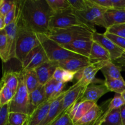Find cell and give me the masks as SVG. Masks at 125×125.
I'll list each match as a JSON object with an SVG mask.
<instances>
[{
  "label": "cell",
  "mask_w": 125,
  "mask_h": 125,
  "mask_svg": "<svg viewBox=\"0 0 125 125\" xmlns=\"http://www.w3.org/2000/svg\"><path fill=\"white\" fill-rule=\"evenodd\" d=\"M120 116L122 123H123V125H125V104L120 108Z\"/></svg>",
  "instance_id": "46"
},
{
  "label": "cell",
  "mask_w": 125,
  "mask_h": 125,
  "mask_svg": "<svg viewBox=\"0 0 125 125\" xmlns=\"http://www.w3.org/2000/svg\"><path fill=\"white\" fill-rule=\"evenodd\" d=\"M22 1H17V14L14 20L4 28L7 36L10 59L15 58V49L19 22L21 18V6Z\"/></svg>",
  "instance_id": "10"
},
{
  "label": "cell",
  "mask_w": 125,
  "mask_h": 125,
  "mask_svg": "<svg viewBox=\"0 0 125 125\" xmlns=\"http://www.w3.org/2000/svg\"><path fill=\"white\" fill-rule=\"evenodd\" d=\"M6 24H5L4 17L0 15V31L6 28Z\"/></svg>",
  "instance_id": "48"
},
{
  "label": "cell",
  "mask_w": 125,
  "mask_h": 125,
  "mask_svg": "<svg viewBox=\"0 0 125 125\" xmlns=\"http://www.w3.org/2000/svg\"><path fill=\"white\" fill-rule=\"evenodd\" d=\"M107 62V61H103L91 63L90 65L77 72L74 79L77 82H79L81 84L85 87L95 83L103 84L104 83V81L96 79V74L99 70H101Z\"/></svg>",
  "instance_id": "9"
},
{
  "label": "cell",
  "mask_w": 125,
  "mask_h": 125,
  "mask_svg": "<svg viewBox=\"0 0 125 125\" xmlns=\"http://www.w3.org/2000/svg\"><path fill=\"white\" fill-rule=\"evenodd\" d=\"M10 112H20L30 115L29 93L24 83L23 71L19 72V84L13 99L9 103Z\"/></svg>",
  "instance_id": "6"
},
{
  "label": "cell",
  "mask_w": 125,
  "mask_h": 125,
  "mask_svg": "<svg viewBox=\"0 0 125 125\" xmlns=\"http://www.w3.org/2000/svg\"><path fill=\"white\" fill-rule=\"evenodd\" d=\"M37 35L40 44L43 48L49 61L59 62L74 57H84L67 50L62 45L50 39L46 34H37Z\"/></svg>",
  "instance_id": "4"
},
{
  "label": "cell",
  "mask_w": 125,
  "mask_h": 125,
  "mask_svg": "<svg viewBox=\"0 0 125 125\" xmlns=\"http://www.w3.org/2000/svg\"><path fill=\"white\" fill-rule=\"evenodd\" d=\"M59 67L65 70L78 72L91 63L86 57H74L58 62Z\"/></svg>",
  "instance_id": "17"
},
{
  "label": "cell",
  "mask_w": 125,
  "mask_h": 125,
  "mask_svg": "<svg viewBox=\"0 0 125 125\" xmlns=\"http://www.w3.org/2000/svg\"><path fill=\"white\" fill-rule=\"evenodd\" d=\"M104 34L109 39H111L115 44H116L118 47L123 49V50L125 51V38L121 37L110 34V33L107 32H105Z\"/></svg>",
  "instance_id": "38"
},
{
  "label": "cell",
  "mask_w": 125,
  "mask_h": 125,
  "mask_svg": "<svg viewBox=\"0 0 125 125\" xmlns=\"http://www.w3.org/2000/svg\"><path fill=\"white\" fill-rule=\"evenodd\" d=\"M65 93L66 90H65L58 97L52 100L46 118L40 125H51L56 120L61 112Z\"/></svg>",
  "instance_id": "16"
},
{
  "label": "cell",
  "mask_w": 125,
  "mask_h": 125,
  "mask_svg": "<svg viewBox=\"0 0 125 125\" xmlns=\"http://www.w3.org/2000/svg\"><path fill=\"white\" fill-rule=\"evenodd\" d=\"M113 62L117 65L125 64V52L123 54V56H122L120 58L116 60V61H114Z\"/></svg>",
  "instance_id": "47"
},
{
  "label": "cell",
  "mask_w": 125,
  "mask_h": 125,
  "mask_svg": "<svg viewBox=\"0 0 125 125\" xmlns=\"http://www.w3.org/2000/svg\"><path fill=\"white\" fill-rule=\"evenodd\" d=\"M106 32L121 37L125 38V23L112 26L107 28Z\"/></svg>",
  "instance_id": "33"
},
{
  "label": "cell",
  "mask_w": 125,
  "mask_h": 125,
  "mask_svg": "<svg viewBox=\"0 0 125 125\" xmlns=\"http://www.w3.org/2000/svg\"><path fill=\"white\" fill-rule=\"evenodd\" d=\"M15 93L11 90L8 87L4 84H1L0 92V106L9 104L13 99Z\"/></svg>",
  "instance_id": "31"
},
{
  "label": "cell",
  "mask_w": 125,
  "mask_h": 125,
  "mask_svg": "<svg viewBox=\"0 0 125 125\" xmlns=\"http://www.w3.org/2000/svg\"><path fill=\"white\" fill-rule=\"evenodd\" d=\"M74 26H85L81 22L74 10L70 8L54 13L50 20V30L52 29H63Z\"/></svg>",
  "instance_id": "7"
},
{
  "label": "cell",
  "mask_w": 125,
  "mask_h": 125,
  "mask_svg": "<svg viewBox=\"0 0 125 125\" xmlns=\"http://www.w3.org/2000/svg\"><path fill=\"white\" fill-rule=\"evenodd\" d=\"M93 40L90 39H78L67 45H62L68 51L81 55L89 59L91 52Z\"/></svg>",
  "instance_id": "13"
},
{
  "label": "cell",
  "mask_w": 125,
  "mask_h": 125,
  "mask_svg": "<svg viewBox=\"0 0 125 125\" xmlns=\"http://www.w3.org/2000/svg\"></svg>",
  "instance_id": "52"
},
{
  "label": "cell",
  "mask_w": 125,
  "mask_h": 125,
  "mask_svg": "<svg viewBox=\"0 0 125 125\" xmlns=\"http://www.w3.org/2000/svg\"><path fill=\"white\" fill-rule=\"evenodd\" d=\"M77 72H71V71L65 70H64L63 75V79H62V82L67 84L68 82H71L75 78L76 74Z\"/></svg>",
  "instance_id": "43"
},
{
  "label": "cell",
  "mask_w": 125,
  "mask_h": 125,
  "mask_svg": "<svg viewBox=\"0 0 125 125\" xmlns=\"http://www.w3.org/2000/svg\"><path fill=\"white\" fill-rule=\"evenodd\" d=\"M87 7L85 10L74 11V13L82 23L85 26L96 31L95 26L106 28L104 15L107 9L103 8L95 4L91 0H86Z\"/></svg>",
  "instance_id": "5"
},
{
  "label": "cell",
  "mask_w": 125,
  "mask_h": 125,
  "mask_svg": "<svg viewBox=\"0 0 125 125\" xmlns=\"http://www.w3.org/2000/svg\"><path fill=\"white\" fill-rule=\"evenodd\" d=\"M104 109L103 106H98L95 104L94 107L74 125H94L104 113Z\"/></svg>",
  "instance_id": "21"
},
{
  "label": "cell",
  "mask_w": 125,
  "mask_h": 125,
  "mask_svg": "<svg viewBox=\"0 0 125 125\" xmlns=\"http://www.w3.org/2000/svg\"><path fill=\"white\" fill-rule=\"evenodd\" d=\"M104 83L110 92L119 94L125 92V81L123 79L105 78Z\"/></svg>",
  "instance_id": "27"
},
{
  "label": "cell",
  "mask_w": 125,
  "mask_h": 125,
  "mask_svg": "<svg viewBox=\"0 0 125 125\" xmlns=\"http://www.w3.org/2000/svg\"><path fill=\"white\" fill-rule=\"evenodd\" d=\"M93 40L100 44L109 52L112 62L120 58L125 52V50L118 47L111 39H109L104 33L101 34L96 31L95 32L93 35Z\"/></svg>",
  "instance_id": "12"
},
{
  "label": "cell",
  "mask_w": 125,
  "mask_h": 125,
  "mask_svg": "<svg viewBox=\"0 0 125 125\" xmlns=\"http://www.w3.org/2000/svg\"><path fill=\"white\" fill-rule=\"evenodd\" d=\"M1 84L6 85L15 94L19 84V72L9 71L4 73Z\"/></svg>",
  "instance_id": "25"
},
{
  "label": "cell",
  "mask_w": 125,
  "mask_h": 125,
  "mask_svg": "<svg viewBox=\"0 0 125 125\" xmlns=\"http://www.w3.org/2000/svg\"><path fill=\"white\" fill-rule=\"evenodd\" d=\"M96 31L83 26H74L63 29H50L47 35L50 39L61 45H67L78 39L93 40Z\"/></svg>",
  "instance_id": "2"
},
{
  "label": "cell",
  "mask_w": 125,
  "mask_h": 125,
  "mask_svg": "<svg viewBox=\"0 0 125 125\" xmlns=\"http://www.w3.org/2000/svg\"><path fill=\"white\" fill-rule=\"evenodd\" d=\"M17 14V1H15V4L13 8L4 16V21L6 26L12 23L15 18Z\"/></svg>",
  "instance_id": "40"
},
{
  "label": "cell",
  "mask_w": 125,
  "mask_h": 125,
  "mask_svg": "<svg viewBox=\"0 0 125 125\" xmlns=\"http://www.w3.org/2000/svg\"><path fill=\"white\" fill-rule=\"evenodd\" d=\"M54 13L46 0H24L21 2V21L37 34L47 35Z\"/></svg>",
  "instance_id": "1"
},
{
  "label": "cell",
  "mask_w": 125,
  "mask_h": 125,
  "mask_svg": "<svg viewBox=\"0 0 125 125\" xmlns=\"http://www.w3.org/2000/svg\"><path fill=\"white\" fill-rule=\"evenodd\" d=\"M57 83L58 82H57L55 79L52 78V79H50L48 82H47L44 85H45V93H46V96L47 100H51L54 92L55 91V89H56Z\"/></svg>",
  "instance_id": "35"
},
{
  "label": "cell",
  "mask_w": 125,
  "mask_h": 125,
  "mask_svg": "<svg viewBox=\"0 0 125 125\" xmlns=\"http://www.w3.org/2000/svg\"><path fill=\"white\" fill-rule=\"evenodd\" d=\"M96 103L89 101H80L77 103L68 112L74 125L85 115Z\"/></svg>",
  "instance_id": "20"
},
{
  "label": "cell",
  "mask_w": 125,
  "mask_h": 125,
  "mask_svg": "<svg viewBox=\"0 0 125 125\" xmlns=\"http://www.w3.org/2000/svg\"><path fill=\"white\" fill-rule=\"evenodd\" d=\"M29 97L31 104V115L37 107L48 100L45 93V85L40 84L36 89L29 94Z\"/></svg>",
  "instance_id": "23"
},
{
  "label": "cell",
  "mask_w": 125,
  "mask_h": 125,
  "mask_svg": "<svg viewBox=\"0 0 125 125\" xmlns=\"http://www.w3.org/2000/svg\"><path fill=\"white\" fill-rule=\"evenodd\" d=\"M49 61V59L41 44L33 49L26 57L21 63L23 70H35L45 62Z\"/></svg>",
  "instance_id": "11"
},
{
  "label": "cell",
  "mask_w": 125,
  "mask_h": 125,
  "mask_svg": "<svg viewBox=\"0 0 125 125\" xmlns=\"http://www.w3.org/2000/svg\"><path fill=\"white\" fill-rule=\"evenodd\" d=\"M54 13L71 8L68 0H46Z\"/></svg>",
  "instance_id": "32"
},
{
  "label": "cell",
  "mask_w": 125,
  "mask_h": 125,
  "mask_svg": "<svg viewBox=\"0 0 125 125\" xmlns=\"http://www.w3.org/2000/svg\"><path fill=\"white\" fill-rule=\"evenodd\" d=\"M118 65L120 67L122 71L125 72V64H119V65Z\"/></svg>",
  "instance_id": "49"
},
{
  "label": "cell",
  "mask_w": 125,
  "mask_h": 125,
  "mask_svg": "<svg viewBox=\"0 0 125 125\" xmlns=\"http://www.w3.org/2000/svg\"><path fill=\"white\" fill-rule=\"evenodd\" d=\"M66 84H67L63 83V82H59V83H57L56 89H55V91L54 92L51 100H54L55 98L58 97L60 95H61L65 91L64 88L65 87Z\"/></svg>",
  "instance_id": "41"
},
{
  "label": "cell",
  "mask_w": 125,
  "mask_h": 125,
  "mask_svg": "<svg viewBox=\"0 0 125 125\" xmlns=\"http://www.w3.org/2000/svg\"><path fill=\"white\" fill-rule=\"evenodd\" d=\"M95 4L105 9H112V0H91Z\"/></svg>",
  "instance_id": "42"
},
{
  "label": "cell",
  "mask_w": 125,
  "mask_h": 125,
  "mask_svg": "<svg viewBox=\"0 0 125 125\" xmlns=\"http://www.w3.org/2000/svg\"><path fill=\"white\" fill-rule=\"evenodd\" d=\"M29 115L20 112H10L9 116V125H24L28 122Z\"/></svg>",
  "instance_id": "30"
},
{
  "label": "cell",
  "mask_w": 125,
  "mask_h": 125,
  "mask_svg": "<svg viewBox=\"0 0 125 125\" xmlns=\"http://www.w3.org/2000/svg\"><path fill=\"white\" fill-rule=\"evenodd\" d=\"M53 100H48L44 103L37 107L29 115L28 125H40L46 118Z\"/></svg>",
  "instance_id": "19"
},
{
  "label": "cell",
  "mask_w": 125,
  "mask_h": 125,
  "mask_svg": "<svg viewBox=\"0 0 125 125\" xmlns=\"http://www.w3.org/2000/svg\"><path fill=\"white\" fill-rule=\"evenodd\" d=\"M106 29L116 24L125 23V9H109L104 15Z\"/></svg>",
  "instance_id": "18"
},
{
  "label": "cell",
  "mask_w": 125,
  "mask_h": 125,
  "mask_svg": "<svg viewBox=\"0 0 125 125\" xmlns=\"http://www.w3.org/2000/svg\"><path fill=\"white\" fill-rule=\"evenodd\" d=\"M51 125H74L69 114L66 113L57 118Z\"/></svg>",
  "instance_id": "39"
},
{
  "label": "cell",
  "mask_w": 125,
  "mask_h": 125,
  "mask_svg": "<svg viewBox=\"0 0 125 125\" xmlns=\"http://www.w3.org/2000/svg\"><path fill=\"white\" fill-rule=\"evenodd\" d=\"M86 88L87 87L83 85L79 82H76L74 85L71 86L69 89L66 90L61 112L56 120L60 118L65 114L68 113L73 108V106L77 103L80 101Z\"/></svg>",
  "instance_id": "8"
},
{
  "label": "cell",
  "mask_w": 125,
  "mask_h": 125,
  "mask_svg": "<svg viewBox=\"0 0 125 125\" xmlns=\"http://www.w3.org/2000/svg\"><path fill=\"white\" fill-rule=\"evenodd\" d=\"M68 1L71 8L74 11L85 10L87 7L86 0H68Z\"/></svg>",
  "instance_id": "37"
},
{
  "label": "cell",
  "mask_w": 125,
  "mask_h": 125,
  "mask_svg": "<svg viewBox=\"0 0 125 125\" xmlns=\"http://www.w3.org/2000/svg\"><path fill=\"white\" fill-rule=\"evenodd\" d=\"M0 125H9V104L0 106Z\"/></svg>",
  "instance_id": "36"
},
{
  "label": "cell",
  "mask_w": 125,
  "mask_h": 125,
  "mask_svg": "<svg viewBox=\"0 0 125 125\" xmlns=\"http://www.w3.org/2000/svg\"><path fill=\"white\" fill-rule=\"evenodd\" d=\"M24 125H28V122H26V123H25V124H24Z\"/></svg>",
  "instance_id": "51"
},
{
  "label": "cell",
  "mask_w": 125,
  "mask_h": 125,
  "mask_svg": "<svg viewBox=\"0 0 125 125\" xmlns=\"http://www.w3.org/2000/svg\"><path fill=\"white\" fill-rule=\"evenodd\" d=\"M112 9H125V0H112Z\"/></svg>",
  "instance_id": "45"
},
{
  "label": "cell",
  "mask_w": 125,
  "mask_h": 125,
  "mask_svg": "<svg viewBox=\"0 0 125 125\" xmlns=\"http://www.w3.org/2000/svg\"><path fill=\"white\" fill-rule=\"evenodd\" d=\"M89 60L91 63H95L111 61V58L109 52L104 48L103 47L98 43L93 40Z\"/></svg>",
  "instance_id": "22"
},
{
  "label": "cell",
  "mask_w": 125,
  "mask_h": 125,
  "mask_svg": "<svg viewBox=\"0 0 125 125\" xmlns=\"http://www.w3.org/2000/svg\"><path fill=\"white\" fill-rule=\"evenodd\" d=\"M101 71L105 78L123 79L121 74L122 70L120 67L114 63L112 61H107L101 68Z\"/></svg>",
  "instance_id": "24"
},
{
  "label": "cell",
  "mask_w": 125,
  "mask_h": 125,
  "mask_svg": "<svg viewBox=\"0 0 125 125\" xmlns=\"http://www.w3.org/2000/svg\"><path fill=\"white\" fill-rule=\"evenodd\" d=\"M101 125H123L120 109H115L107 114Z\"/></svg>",
  "instance_id": "29"
},
{
  "label": "cell",
  "mask_w": 125,
  "mask_h": 125,
  "mask_svg": "<svg viewBox=\"0 0 125 125\" xmlns=\"http://www.w3.org/2000/svg\"><path fill=\"white\" fill-rule=\"evenodd\" d=\"M122 96H123V100H124V101H125V92H123V94H122Z\"/></svg>",
  "instance_id": "50"
},
{
  "label": "cell",
  "mask_w": 125,
  "mask_h": 125,
  "mask_svg": "<svg viewBox=\"0 0 125 125\" xmlns=\"http://www.w3.org/2000/svg\"><path fill=\"white\" fill-rule=\"evenodd\" d=\"M0 56L3 62L10 60L7 36L4 29L0 31Z\"/></svg>",
  "instance_id": "28"
},
{
  "label": "cell",
  "mask_w": 125,
  "mask_h": 125,
  "mask_svg": "<svg viewBox=\"0 0 125 125\" xmlns=\"http://www.w3.org/2000/svg\"><path fill=\"white\" fill-rule=\"evenodd\" d=\"M40 44L37 33L27 28L20 20L19 22L15 49V59L23 62L28 54Z\"/></svg>",
  "instance_id": "3"
},
{
  "label": "cell",
  "mask_w": 125,
  "mask_h": 125,
  "mask_svg": "<svg viewBox=\"0 0 125 125\" xmlns=\"http://www.w3.org/2000/svg\"><path fill=\"white\" fill-rule=\"evenodd\" d=\"M63 72H64V69L62 68L61 67H58L57 69L55 71L54 73L52 78L56 81L57 82H62V79H63Z\"/></svg>",
  "instance_id": "44"
},
{
  "label": "cell",
  "mask_w": 125,
  "mask_h": 125,
  "mask_svg": "<svg viewBox=\"0 0 125 125\" xmlns=\"http://www.w3.org/2000/svg\"><path fill=\"white\" fill-rule=\"evenodd\" d=\"M109 92L104 83L100 84H92L87 87L80 101H89L96 103L101 96Z\"/></svg>",
  "instance_id": "14"
},
{
  "label": "cell",
  "mask_w": 125,
  "mask_h": 125,
  "mask_svg": "<svg viewBox=\"0 0 125 125\" xmlns=\"http://www.w3.org/2000/svg\"><path fill=\"white\" fill-rule=\"evenodd\" d=\"M15 1L1 0L0 1V15L4 17L14 6Z\"/></svg>",
  "instance_id": "34"
},
{
  "label": "cell",
  "mask_w": 125,
  "mask_h": 125,
  "mask_svg": "<svg viewBox=\"0 0 125 125\" xmlns=\"http://www.w3.org/2000/svg\"><path fill=\"white\" fill-rule=\"evenodd\" d=\"M59 67V63L48 61L35 70L41 85H45L53 77L55 71Z\"/></svg>",
  "instance_id": "15"
},
{
  "label": "cell",
  "mask_w": 125,
  "mask_h": 125,
  "mask_svg": "<svg viewBox=\"0 0 125 125\" xmlns=\"http://www.w3.org/2000/svg\"><path fill=\"white\" fill-rule=\"evenodd\" d=\"M24 83L29 93H31L40 85L37 74L35 70H23Z\"/></svg>",
  "instance_id": "26"
}]
</instances>
